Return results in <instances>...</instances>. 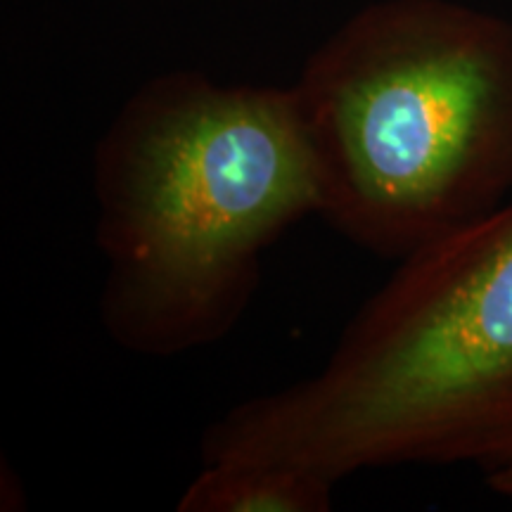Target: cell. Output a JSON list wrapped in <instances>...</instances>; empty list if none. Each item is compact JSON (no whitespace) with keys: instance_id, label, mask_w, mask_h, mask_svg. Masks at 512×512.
Returning a JSON list of instances; mask_svg holds the SVG:
<instances>
[{"instance_id":"cell-1","label":"cell","mask_w":512,"mask_h":512,"mask_svg":"<svg viewBox=\"0 0 512 512\" xmlns=\"http://www.w3.org/2000/svg\"><path fill=\"white\" fill-rule=\"evenodd\" d=\"M93 190L107 335L143 356L207 347L245 313L261 254L316 214L292 86L155 76L95 147Z\"/></svg>"},{"instance_id":"cell-2","label":"cell","mask_w":512,"mask_h":512,"mask_svg":"<svg viewBox=\"0 0 512 512\" xmlns=\"http://www.w3.org/2000/svg\"><path fill=\"white\" fill-rule=\"evenodd\" d=\"M370 467L512 458V202L399 261L323 368L207 427L202 460Z\"/></svg>"},{"instance_id":"cell-3","label":"cell","mask_w":512,"mask_h":512,"mask_svg":"<svg viewBox=\"0 0 512 512\" xmlns=\"http://www.w3.org/2000/svg\"><path fill=\"white\" fill-rule=\"evenodd\" d=\"M316 214L401 261L512 190V24L453 0H377L292 86Z\"/></svg>"},{"instance_id":"cell-4","label":"cell","mask_w":512,"mask_h":512,"mask_svg":"<svg viewBox=\"0 0 512 512\" xmlns=\"http://www.w3.org/2000/svg\"><path fill=\"white\" fill-rule=\"evenodd\" d=\"M332 479L273 460L226 458L204 463L178 498V512H328Z\"/></svg>"},{"instance_id":"cell-5","label":"cell","mask_w":512,"mask_h":512,"mask_svg":"<svg viewBox=\"0 0 512 512\" xmlns=\"http://www.w3.org/2000/svg\"><path fill=\"white\" fill-rule=\"evenodd\" d=\"M486 482L494 491H498L501 496L512 498V458L505 460V463L491 467L486 470Z\"/></svg>"}]
</instances>
